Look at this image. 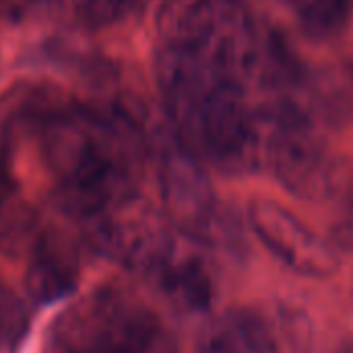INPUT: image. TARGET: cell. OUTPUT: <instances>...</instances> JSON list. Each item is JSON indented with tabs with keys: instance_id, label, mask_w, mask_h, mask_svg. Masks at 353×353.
I'll use <instances>...</instances> for the list:
<instances>
[{
	"instance_id": "obj_9",
	"label": "cell",
	"mask_w": 353,
	"mask_h": 353,
	"mask_svg": "<svg viewBox=\"0 0 353 353\" xmlns=\"http://www.w3.org/2000/svg\"><path fill=\"white\" fill-rule=\"evenodd\" d=\"M8 194H10V178H8V174H6L4 163L0 161V205L6 201Z\"/></svg>"
},
{
	"instance_id": "obj_8",
	"label": "cell",
	"mask_w": 353,
	"mask_h": 353,
	"mask_svg": "<svg viewBox=\"0 0 353 353\" xmlns=\"http://www.w3.org/2000/svg\"><path fill=\"white\" fill-rule=\"evenodd\" d=\"M132 4L134 0H74L77 12L93 25H105L124 17Z\"/></svg>"
},
{
	"instance_id": "obj_6",
	"label": "cell",
	"mask_w": 353,
	"mask_h": 353,
	"mask_svg": "<svg viewBox=\"0 0 353 353\" xmlns=\"http://www.w3.org/2000/svg\"><path fill=\"white\" fill-rule=\"evenodd\" d=\"M294 6L306 33L329 37L347 23L352 0H294Z\"/></svg>"
},
{
	"instance_id": "obj_7",
	"label": "cell",
	"mask_w": 353,
	"mask_h": 353,
	"mask_svg": "<svg viewBox=\"0 0 353 353\" xmlns=\"http://www.w3.org/2000/svg\"><path fill=\"white\" fill-rule=\"evenodd\" d=\"M27 312L19 296L0 281V353L17 345L25 335Z\"/></svg>"
},
{
	"instance_id": "obj_2",
	"label": "cell",
	"mask_w": 353,
	"mask_h": 353,
	"mask_svg": "<svg viewBox=\"0 0 353 353\" xmlns=\"http://www.w3.org/2000/svg\"><path fill=\"white\" fill-rule=\"evenodd\" d=\"M250 225L261 244L296 275L325 279L337 273V252L277 203H252Z\"/></svg>"
},
{
	"instance_id": "obj_5",
	"label": "cell",
	"mask_w": 353,
	"mask_h": 353,
	"mask_svg": "<svg viewBox=\"0 0 353 353\" xmlns=\"http://www.w3.org/2000/svg\"><path fill=\"white\" fill-rule=\"evenodd\" d=\"M29 296L39 302H54L64 298L74 288V273L58 256H37L25 279Z\"/></svg>"
},
{
	"instance_id": "obj_4",
	"label": "cell",
	"mask_w": 353,
	"mask_h": 353,
	"mask_svg": "<svg viewBox=\"0 0 353 353\" xmlns=\"http://www.w3.org/2000/svg\"><path fill=\"white\" fill-rule=\"evenodd\" d=\"M168 298L188 310L205 312L211 308L215 298V281L209 265L196 254H178V246L163 267L153 275Z\"/></svg>"
},
{
	"instance_id": "obj_3",
	"label": "cell",
	"mask_w": 353,
	"mask_h": 353,
	"mask_svg": "<svg viewBox=\"0 0 353 353\" xmlns=\"http://www.w3.org/2000/svg\"><path fill=\"white\" fill-rule=\"evenodd\" d=\"M196 353H281V339L263 312L234 306L207 325Z\"/></svg>"
},
{
	"instance_id": "obj_1",
	"label": "cell",
	"mask_w": 353,
	"mask_h": 353,
	"mask_svg": "<svg viewBox=\"0 0 353 353\" xmlns=\"http://www.w3.org/2000/svg\"><path fill=\"white\" fill-rule=\"evenodd\" d=\"M46 353H180L159 314L122 288H97L60 312Z\"/></svg>"
}]
</instances>
